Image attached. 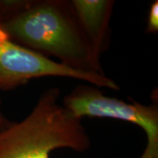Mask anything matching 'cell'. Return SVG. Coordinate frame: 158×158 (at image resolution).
<instances>
[{
	"label": "cell",
	"instance_id": "6da1fadb",
	"mask_svg": "<svg viewBox=\"0 0 158 158\" xmlns=\"http://www.w3.org/2000/svg\"><path fill=\"white\" fill-rule=\"evenodd\" d=\"M0 27L14 42L44 56L105 75L70 0H0Z\"/></svg>",
	"mask_w": 158,
	"mask_h": 158
},
{
	"label": "cell",
	"instance_id": "7a4b0ae2",
	"mask_svg": "<svg viewBox=\"0 0 158 158\" xmlns=\"http://www.w3.org/2000/svg\"><path fill=\"white\" fill-rule=\"evenodd\" d=\"M61 90H45L34 109L19 122L0 129V158H50L57 148L85 152L90 138L81 118L60 104Z\"/></svg>",
	"mask_w": 158,
	"mask_h": 158
},
{
	"label": "cell",
	"instance_id": "3957f363",
	"mask_svg": "<svg viewBox=\"0 0 158 158\" xmlns=\"http://www.w3.org/2000/svg\"><path fill=\"white\" fill-rule=\"evenodd\" d=\"M62 106L76 118H110L137 125L147 137L140 158H158V107L106 96L100 88L79 85L63 98Z\"/></svg>",
	"mask_w": 158,
	"mask_h": 158
},
{
	"label": "cell",
	"instance_id": "277c9868",
	"mask_svg": "<svg viewBox=\"0 0 158 158\" xmlns=\"http://www.w3.org/2000/svg\"><path fill=\"white\" fill-rule=\"evenodd\" d=\"M61 77L88 82L98 88L119 90L107 76L74 69L51 60L11 40L0 27V90H11L27 84L31 79Z\"/></svg>",
	"mask_w": 158,
	"mask_h": 158
},
{
	"label": "cell",
	"instance_id": "5b68a950",
	"mask_svg": "<svg viewBox=\"0 0 158 158\" xmlns=\"http://www.w3.org/2000/svg\"><path fill=\"white\" fill-rule=\"evenodd\" d=\"M78 22L99 60L110 41L113 0H70Z\"/></svg>",
	"mask_w": 158,
	"mask_h": 158
},
{
	"label": "cell",
	"instance_id": "8992f818",
	"mask_svg": "<svg viewBox=\"0 0 158 158\" xmlns=\"http://www.w3.org/2000/svg\"><path fill=\"white\" fill-rule=\"evenodd\" d=\"M146 32L148 34H156L158 32V1L153 2L149 8Z\"/></svg>",
	"mask_w": 158,
	"mask_h": 158
},
{
	"label": "cell",
	"instance_id": "52a82bcc",
	"mask_svg": "<svg viewBox=\"0 0 158 158\" xmlns=\"http://www.w3.org/2000/svg\"><path fill=\"white\" fill-rule=\"evenodd\" d=\"M10 123H11V121H9V120L5 117V115L2 113V112L0 111V129L6 127V126H8Z\"/></svg>",
	"mask_w": 158,
	"mask_h": 158
}]
</instances>
